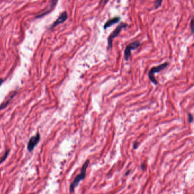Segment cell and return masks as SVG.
I'll list each match as a JSON object with an SVG mask.
<instances>
[{
    "label": "cell",
    "mask_w": 194,
    "mask_h": 194,
    "mask_svg": "<svg viewBox=\"0 0 194 194\" xmlns=\"http://www.w3.org/2000/svg\"><path fill=\"white\" fill-rule=\"evenodd\" d=\"M90 160L87 159L84 163L83 165L80 173L78 174L75 178L74 179L73 182L71 184L70 186V193H74L75 191V189L79 185L80 182L82 180H84L86 176V173H87V169L88 168V166L90 164Z\"/></svg>",
    "instance_id": "obj_1"
},
{
    "label": "cell",
    "mask_w": 194,
    "mask_h": 194,
    "mask_svg": "<svg viewBox=\"0 0 194 194\" xmlns=\"http://www.w3.org/2000/svg\"><path fill=\"white\" fill-rule=\"evenodd\" d=\"M68 18V15H67V13L66 11H63L61 13L60 15L56 19V20L55 21H54L53 22V23L50 26V27H49L50 29H52L54 27H55L56 26H58L59 24H61L62 23H63L64 22H65L66 21V19Z\"/></svg>",
    "instance_id": "obj_6"
},
{
    "label": "cell",
    "mask_w": 194,
    "mask_h": 194,
    "mask_svg": "<svg viewBox=\"0 0 194 194\" xmlns=\"http://www.w3.org/2000/svg\"><path fill=\"white\" fill-rule=\"evenodd\" d=\"M162 3V1H155L154 3V7L155 9H158L161 6V4Z\"/></svg>",
    "instance_id": "obj_11"
},
{
    "label": "cell",
    "mask_w": 194,
    "mask_h": 194,
    "mask_svg": "<svg viewBox=\"0 0 194 194\" xmlns=\"http://www.w3.org/2000/svg\"><path fill=\"white\" fill-rule=\"evenodd\" d=\"M41 140V135L39 133H37L35 136H33L29 140L27 144V150L29 152H31L34 150L35 147L38 144Z\"/></svg>",
    "instance_id": "obj_5"
},
{
    "label": "cell",
    "mask_w": 194,
    "mask_h": 194,
    "mask_svg": "<svg viewBox=\"0 0 194 194\" xmlns=\"http://www.w3.org/2000/svg\"><path fill=\"white\" fill-rule=\"evenodd\" d=\"M193 21H194V19L192 18L191 21V23H190V27H191L192 33H194V22Z\"/></svg>",
    "instance_id": "obj_13"
},
{
    "label": "cell",
    "mask_w": 194,
    "mask_h": 194,
    "mask_svg": "<svg viewBox=\"0 0 194 194\" xmlns=\"http://www.w3.org/2000/svg\"><path fill=\"white\" fill-rule=\"evenodd\" d=\"M9 152H10V150H9V149H7V150L5 152V154H4L3 156V157L1 158V159H0V165H1L3 162H4V161L6 160V159L7 158V157L9 154Z\"/></svg>",
    "instance_id": "obj_10"
},
{
    "label": "cell",
    "mask_w": 194,
    "mask_h": 194,
    "mask_svg": "<svg viewBox=\"0 0 194 194\" xmlns=\"http://www.w3.org/2000/svg\"><path fill=\"white\" fill-rule=\"evenodd\" d=\"M169 65V63L168 62H165L163 63L159 66H155V67H152L150 70L148 74V76L149 78L150 79V80L155 85L158 84V82L157 81V80L155 79V73H158L159 72H161V71L163 70L167 66Z\"/></svg>",
    "instance_id": "obj_2"
},
{
    "label": "cell",
    "mask_w": 194,
    "mask_h": 194,
    "mask_svg": "<svg viewBox=\"0 0 194 194\" xmlns=\"http://www.w3.org/2000/svg\"><path fill=\"white\" fill-rule=\"evenodd\" d=\"M120 19H121V18L120 17H113L111 19H109V20H108L105 22V23L104 26V29H106L107 28L110 27L111 26L119 22L120 21Z\"/></svg>",
    "instance_id": "obj_8"
},
{
    "label": "cell",
    "mask_w": 194,
    "mask_h": 194,
    "mask_svg": "<svg viewBox=\"0 0 194 194\" xmlns=\"http://www.w3.org/2000/svg\"><path fill=\"white\" fill-rule=\"evenodd\" d=\"M139 145H140V143L138 142H137V141H136L134 143V144H133V148L134 149H137L138 148V147L139 146Z\"/></svg>",
    "instance_id": "obj_14"
},
{
    "label": "cell",
    "mask_w": 194,
    "mask_h": 194,
    "mask_svg": "<svg viewBox=\"0 0 194 194\" xmlns=\"http://www.w3.org/2000/svg\"><path fill=\"white\" fill-rule=\"evenodd\" d=\"M3 82H4V80H3V79H2V78H0V87H1V86L2 84V83H3Z\"/></svg>",
    "instance_id": "obj_16"
},
{
    "label": "cell",
    "mask_w": 194,
    "mask_h": 194,
    "mask_svg": "<svg viewBox=\"0 0 194 194\" xmlns=\"http://www.w3.org/2000/svg\"><path fill=\"white\" fill-rule=\"evenodd\" d=\"M146 166L145 163L143 162L141 165V169L143 171H145L146 170Z\"/></svg>",
    "instance_id": "obj_15"
},
{
    "label": "cell",
    "mask_w": 194,
    "mask_h": 194,
    "mask_svg": "<svg viewBox=\"0 0 194 194\" xmlns=\"http://www.w3.org/2000/svg\"><path fill=\"white\" fill-rule=\"evenodd\" d=\"M129 172H130V171H128V173H126V175H128V174H129Z\"/></svg>",
    "instance_id": "obj_17"
},
{
    "label": "cell",
    "mask_w": 194,
    "mask_h": 194,
    "mask_svg": "<svg viewBox=\"0 0 194 194\" xmlns=\"http://www.w3.org/2000/svg\"><path fill=\"white\" fill-rule=\"evenodd\" d=\"M188 120H189V122L190 123L193 122V116L192 114H191V113L188 114Z\"/></svg>",
    "instance_id": "obj_12"
},
{
    "label": "cell",
    "mask_w": 194,
    "mask_h": 194,
    "mask_svg": "<svg viewBox=\"0 0 194 194\" xmlns=\"http://www.w3.org/2000/svg\"><path fill=\"white\" fill-rule=\"evenodd\" d=\"M16 93H17L16 91H15L14 92H13V94L11 95V97H10L7 101H6V102L5 101V102H3V103H2V104L0 105V110H2V109H5V108L8 105L9 102L10 101V100H11V98H12L13 97H14V96H15V95L16 94Z\"/></svg>",
    "instance_id": "obj_9"
},
{
    "label": "cell",
    "mask_w": 194,
    "mask_h": 194,
    "mask_svg": "<svg viewBox=\"0 0 194 194\" xmlns=\"http://www.w3.org/2000/svg\"><path fill=\"white\" fill-rule=\"evenodd\" d=\"M128 25L126 23L122 22L121 23L116 29L115 30L109 35L107 41H108V49H112V44H113V40L118 36V35L120 34L121 30L123 29L126 28L128 27Z\"/></svg>",
    "instance_id": "obj_3"
},
{
    "label": "cell",
    "mask_w": 194,
    "mask_h": 194,
    "mask_svg": "<svg viewBox=\"0 0 194 194\" xmlns=\"http://www.w3.org/2000/svg\"><path fill=\"white\" fill-rule=\"evenodd\" d=\"M57 2H58V1H52L51 5H50L47 9H45L41 13H39L38 15H37L35 17V18H41V17L48 14L49 13H50L52 11V10H53L54 7L56 6Z\"/></svg>",
    "instance_id": "obj_7"
},
{
    "label": "cell",
    "mask_w": 194,
    "mask_h": 194,
    "mask_svg": "<svg viewBox=\"0 0 194 194\" xmlns=\"http://www.w3.org/2000/svg\"><path fill=\"white\" fill-rule=\"evenodd\" d=\"M141 45V43L138 41H134L129 43L125 49L124 51V58L125 60H128L131 55V52L132 50H135L139 47Z\"/></svg>",
    "instance_id": "obj_4"
}]
</instances>
